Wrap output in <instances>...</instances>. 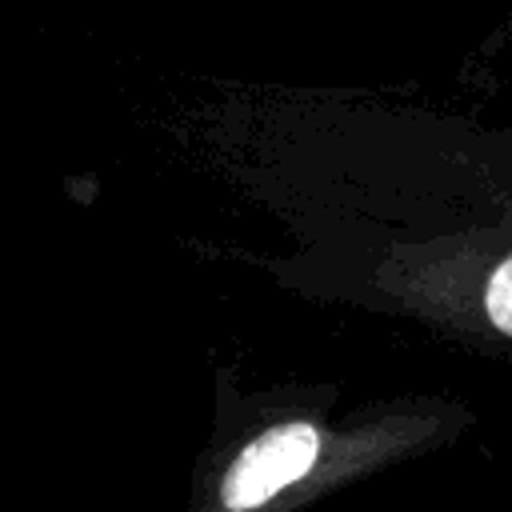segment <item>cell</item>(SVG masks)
Listing matches in <instances>:
<instances>
[{
    "label": "cell",
    "mask_w": 512,
    "mask_h": 512,
    "mask_svg": "<svg viewBox=\"0 0 512 512\" xmlns=\"http://www.w3.org/2000/svg\"><path fill=\"white\" fill-rule=\"evenodd\" d=\"M212 140L288 236L264 260L280 288L512 364V124L348 92H244Z\"/></svg>",
    "instance_id": "obj_1"
},
{
    "label": "cell",
    "mask_w": 512,
    "mask_h": 512,
    "mask_svg": "<svg viewBox=\"0 0 512 512\" xmlns=\"http://www.w3.org/2000/svg\"><path fill=\"white\" fill-rule=\"evenodd\" d=\"M472 408L436 392L344 404L336 384L236 388L216 380L212 432L176 512H300L472 428Z\"/></svg>",
    "instance_id": "obj_2"
},
{
    "label": "cell",
    "mask_w": 512,
    "mask_h": 512,
    "mask_svg": "<svg viewBox=\"0 0 512 512\" xmlns=\"http://www.w3.org/2000/svg\"><path fill=\"white\" fill-rule=\"evenodd\" d=\"M508 44H512V12H508Z\"/></svg>",
    "instance_id": "obj_3"
}]
</instances>
